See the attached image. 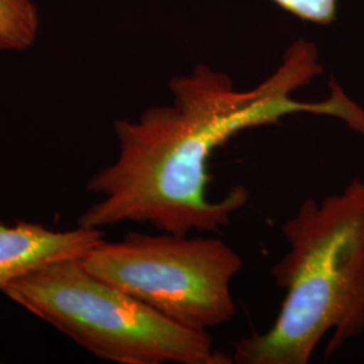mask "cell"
Wrapping results in <instances>:
<instances>
[{
	"label": "cell",
	"mask_w": 364,
	"mask_h": 364,
	"mask_svg": "<svg viewBox=\"0 0 364 364\" xmlns=\"http://www.w3.org/2000/svg\"><path fill=\"white\" fill-rule=\"evenodd\" d=\"M355 131H358L360 135L364 136V108H362V114H360L359 122H358V124L355 127Z\"/></svg>",
	"instance_id": "8"
},
{
	"label": "cell",
	"mask_w": 364,
	"mask_h": 364,
	"mask_svg": "<svg viewBox=\"0 0 364 364\" xmlns=\"http://www.w3.org/2000/svg\"><path fill=\"white\" fill-rule=\"evenodd\" d=\"M278 7L296 15L299 19L317 23L331 25L336 19L338 0H272Z\"/></svg>",
	"instance_id": "7"
},
{
	"label": "cell",
	"mask_w": 364,
	"mask_h": 364,
	"mask_svg": "<svg viewBox=\"0 0 364 364\" xmlns=\"http://www.w3.org/2000/svg\"><path fill=\"white\" fill-rule=\"evenodd\" d=\"M38 28V10L33 0H0V52L28 49Z\"/></svg>",
	"instance_id": "6"
},
{
	"label": "cell",
	"mask_w": 364,
	"mask_h": 364,
	"mask_svg": "<svg viewBox=\"0 0 364 364\" xmlns=\"http://www.w3.org/2000/svg\"><path fill=\"white\" fill-rule=\"evenodd\" d=\"M287 252L272 267L285 290L273 326L234 343L236 364H308L364 332V181L323 200L306 198L282 225Z\"/></svg>",
	"instance_id": "2"
},
{
	"label": "cell",
	"mask_w": 364,
	"mask_h": 364,
	"mask_svg": "<svg viewBox=\"0 0 364 364\" xmlns=\"http://www.w3.org/2000/svg\"><path fill=\"white\" fill-rule=\"evenodd\" d=\"M102 240L103 232L97 228L78 225L63 232L25 221L14 227L0 224V290L45 264L82 258Z\"/></svg>",
	"instance_id": "5"
},
{
	"label": "cell",
	"mask_w": 364,
	"mask_h": 364,
	"mask_svg": "<svg viewBox=\"0 0 364 364\" xmlns=\"http://www.w3.org/2000/svg\"><path fill=\"white\" fill-rule=\"evenodd\" d=\"M96 356L120 364H231L209 332L178 326L90 273L81 258L57 260L1 290Z\"/></svg>",
	"instance_id": "3"
},
{
	"label": "cell",
	"mask_w": 364,
	"mask_h": 364,
	"mask_svg": "<svg viewBox=\"0 0 364 364\" xmlns=\"http://www.w3.org/2000/svg\"><path fill=\"white\" fill-rule=\"evenodd\" d=\"M321 73L316 45L299 39L289 46L274 73L251 90H236L232 78L208 65L171 78V105L149 108L136 120L115 122L117 161L92 177L87 189L102 200L78 219V225L100 230L131 221L169 234H219L247 205L250 193L245 186H235L223 198H210V156L242 131L290 115L346 122L353 102L335 80L326 100L296 97Z\"/></svg>",
	"instance_id": "1"
},
{
	"label": "cell",
	"mask_w": 364,
	"mask_h": 364,
	"mask_svg": "<svg viewBox=\"0 0 364 364\" xmlns=\"http://www.w3.org/2000/svg\"><path fill=\"white\" fill-rule=\"evenodd\" d=\"M90 273L178 326L209 332L236 313L232 281L242 257L215 236L129 234L81 258Z\"/></svg>",
	"instance_id": "4"
}]
</instances>
